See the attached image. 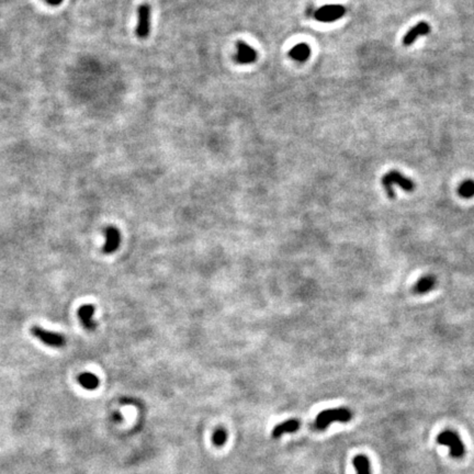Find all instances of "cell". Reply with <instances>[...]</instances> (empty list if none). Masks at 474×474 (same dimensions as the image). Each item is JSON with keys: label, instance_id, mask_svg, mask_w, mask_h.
<instances>
[{"label": "cell", "instance_id": "7c38bea8", "mask_svg": "<svg viewBox=\"0 0 474 474\" xmlns=\"http://www.w3.org/2000/svg\"><path fill=\"white\" fill-rule=\"evenodd\" d=\"M435 285H436V278L434 275H424L421 279H418L414 288H413V292L416 294H425L428 293L429 291H432Z\"/></svg>", "mask_w": 474, "mask_h": 474}, {"label": "cell", "instance_id": "9c48e42d", "mask_svg": "<svg viewBox=\"0 0 474 474\" xmlns=\"http://www.w3.org/2000/svg\"><path fill=\"white\" fill-rule=\"evenodd\" d=\"M121 242V235L119 231L113 228L109 227L106 230V242L103 246V252L112 253L118 249Z\"/></svg>", "mask_w": 474, "mask_h": 474}, {"label": "cell", "instance_id": "3957f363", "mask_svg": "<svg viewBox=\"0 0 474 474\" xmlns=\"http://www.w3.org/2000/svg\"><path fill=\"white\" fill-rule=\"evenodd\" d=\"M437 443L439 445L447 446L450 449V456L455 459L462 458L466 454V448L464 443L458 434L453 431H445L440 433L437 437Z\"/></svg>", "mask_w": 474, "mask_h": 474}, {"label": "cell", "instance_id": "277c9868", "mask_svg": "<svg viewBox=\"0 0 474 474\" xmlns=\"http://www.w3.org/2000/svg\"><path fill=\"white\" fill-rule=\"evenodd\" d=\"M151 18L152 9L147 3H142L137 8V24L135 33L139 38L144 40L151 33Z\"/></svg>", "mask_w": 474, "mask_h": 474}, {"label": "cell", "instance_id": "5bb4252c", "mask_svg": "<svg viewBox=\"0 0 474 474\" xmlns=\"http://www.w3.org/2000/svg\"><path fill=\"white\" fill-rule=\"evenodd\" d=\"M78 382L86 390H96L99 387V378L90 372H84L78 377Z\"/></svg>", "mask_w": 474, "mask_h": 474}, {"label": "cell", "instance_id": "2e32d148", "mask_svg": "<svg viewBox=\"0 0 474 474\" xmlns=\"http://www.w3.org/2000/svg\"><path fill=\"white\" fill-rule=\"evenodd\" d=\"M458 194L460 197L466 198V199H470V198L474 197V181L470 179L464 181L459 186Z\"/></svg>", "mask_w": 474, "mask_h": 474}, {"label": "cell", "instance_id": "8992f818", "mask_svg": "<svg viewBox=\"0 0 474 474\" xmlns=\"http://www.w3.org/2000/svg\"><path fill=\"white\" fill-rule=\"evenodd\" d=\"M346 14V8L340 4L323 5L314 13V18L319 22H334Z\"/></svg>", "mask_w": 474, "mask_h": 474}, {"label": "cell", "instance_id": "7a4b0ae2", "mask_svg": "<svg viewBox=\"0 0 474 474\" xmlns=\"http://www.w3.org/2000/svg\"><path fill=\"white\" fill-rule=\"evenodd\" d=\"M382 186L387 191V195L390 198H395L394 187L399 186L405 191H413L415 189V183L410 178L405 177L400 172L392 170L388 174H385L382 178Z\"/></svg>", "mask_w": 474, "mask_h": 474}, {"label": "cell", "instance_id": "30bf717a", "mask_svg": "<svg viewBox=\"0 0 474 474\" xmlns=\"http://www.w3.org/2000/svg\"><path fill=\"white\" fill-rule=\"evenodd\" d=\"M77 313H78V317L80 319L82 326L88 330L96 329L97 323L92 319L93 313H95V306L91 304H84L79 307V310Z\"/></svg>", "mask_w": 474, "mask_h": 474}, {"label": "cell", "instance_id": "52a82bcc", "mask_svg": "<svg viewBox=\"0 0 474 474\" xmlns=\"http://www.w3.org/2000/svg\"><path fill=\"white\" fill-rule=\"evenodd\" d=\"M258 57V53L253 47L244 41H239L236 43V53H235V60L238 64L241 65H249L255 63Z\"/></svg>", "mask_w": 474, "mask_h": 474}, {"label": "cell", "instance_id": "9a60e30c", "mask_svg": "<svg viewBox=\"0 0 474 474\" xmlns=\"http://www.w3.org/2000/svg\"><path fill=\"white\" fill-rule=\"evenodd\" d=\"M352 462H354L357 474H371L370 461L365 455L356 456Z\"/></svg>", "mask_w": 474, "mask_h": 474}, {"label": "cell", "instance_id": "e0dca14e", "mask_svg": "<svg viewBox=\"0 0 474 474\" xmlns=\"http://www.w3.org/2000/svg\"><path fill=\"white\" fill-rule=\"evenodd\" d=\"M228 439V434L225 432L224 428H219L213 434V444L218 446V447H221L225 443H227Z\"/></svg>", "mask_w": 474, "mask_h": 474}, {"label": "cell", "instance_id": "5b68a950", "mask_svg": "<svg viewBox=\"0 0 474 474\" xmlns=\"http://www.w3.org/2000/svg\"><path fill=\"white\" fill-rule=\"evenodd\" d=\"M32 335L40 339L43 344L54 347V348H62L66 345V338L62 334L49 332L38 326H33L31 328Z\"/></svg>", "mask_w": 474, "mask_h": 474}, {"label": "cell", "instance_id": "4fadbf2b", "mask_svg": "<svg viewBox=\"0 0 474 474\" xmlns=\"http://www.w3.org/2000/svg\"><path fill=\"white\" fill-rule=\"evenodd\" d=\"M289 56L296 62H305L311 56V48L306 43H299L290 49Z\"/></svg>", "mask_w": 474, "mask_h": 474}, {"label": "cell", "instance_id": "ac0fdd59", "mask_svg": "<svg viewBox=\"0 0 474 474\" xmlns=\"http://www.w3.org/2000/svg\"><path fill=\"white\" fill-rule=\"evenodd\" d=\"M43 1L48 5H52V7H57V5L62 4L64 0H43Z\"/></svg>", "mask_w": 474, "mask_h": 474}, {"label": "cell", "instance_id": "6da1fadb", "mask_svg": "<svg viewBox=\"0 0 474 474\" xmlns=\"http://www.w3.org/2000/svg\"><path fill=\"white\" fill-rule=\"evenodd\" d=\"M352 417L351 412L345 407H340V409H332L326 410L319 413L315 418V423L314 426L318 431H324L326 429L330 424L334 422L340 423H348Z\"/></svg>", "mask_w": 474, "mask_h": 474}, {"label": "cell", "instance_id": "ba28073f", "mask_svg": "<svg viewBox=\"0 0 474 474\" xmlns=\"http://www.w3.org/2000/svg\"><path fill=\"white\" fill-rule=\"evenodd\" d=\"M429 32H431V26H429V24L426 23V22H420V23L413 26L412 29L406 33L405 36L403 37V44L406 46H410L418 37L426 35Z\"/></svg>", "mask_w": 474, "mask_h": 474}, {"label": "cell", "instance_id": "8fae6325", "mask_svg": "<svg viewBox=\"0 0 474 474\" xmlns=\"http://www.w3.org/2000/svg\"><path fill=\"white\" fill-rule=\"evenodd\" d=\"M300 426L301 424L297 420H288L275 426L271 433V436L273 438H279L284 434L295 433L297 429L300 428Z\"/></svg>", "mask_w": 474, "mask_h": 474}]
</instances>
